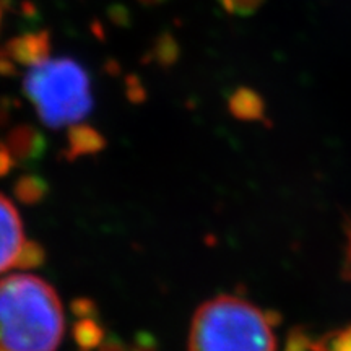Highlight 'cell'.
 <instances>
[{"label": "cell", "instance_id": "1", "mask_svg": "<svg viewBox=\"0 0 351 351\" xmlns=\"http://www.w3.org/2000/svg\"><path fill=\"white\" fill-rule=\"evenodd\" d=\"M64 309L54 288L34 275L0 280V351H56Z\"/></svg>", "mask_w": 351, "mask_h": 351}, {"label": "cell", "instance_id": "2", "mask_svg": "<svg viewBox=\"0 0 351 351\" xmlns=\"http://www.w3.org/2000/svg\"><path fill=\"white\" fill-rule=\"evenodd\" d=\"M189 351H276L271 320L252 302L218 296L204 302L189 332Z\"/></svg>", "mask_w": 351, "mask_h": 351}, {"label": "cell", "instance_id": "3", "mask_svg": "<svg viewBox=\"0 0 351 351\" xmlns=\"http://www.w3.org/2000/svg\"><path fill=\"white\" fill-rule=\"evenodd\" d=\"M25 93L49 127L72 125L91 111L86 70L72 59H46L33 65L25 78Z\"/></svg>", "mask_w": 351, "mask_h": 351}, {"label": "cell", "instance_id": "4", "mask_svg": "<svg viewBox=\"0 0 351 351\" xmlns=\"http://www.w3.org/2000/svg\"><path fill=\"white\" fill-rule=\"evenodd\" d=\"M39 262L41 252L26 239L15 205L0 194V275L19 267H34Z\"/></svg>", "mask_w": 351, "mask_h": 351}, {"label": "cell", "instance_id": "5", "mask_svg": "<svg viewBox=\"0 0 351 351\" xmlns=\"http://www.w3.org/2000/svg\"><path fill=\"white\" fill-rule=\"evenodd\" d=\"M51 51V39L46 32L29 33L15 38L7 44V56L20 65H36L47 59Z\"/></svg>", "mask_w": 351, "mask_h": 351}, {"label": "cell", "instance_id": "6", "mask_svg": "<svg viewBox=\"0 0 351 351\" xmlns=\"http://www.w3.org/2000/svg\"><path fill=\"white\" fill-rule=\"evenodd\" d=\"M230 109L236 117L245 121H261L263 119V106L262 96L251 88H238L232 91L230 98Z\"/></svg>", "mask_w": 351, "mask_h": 351}, {"label": "cell", "instance_id": "7", "mask_svg": "<svg viewBox=\"0 0 351 351\" xmlns=\"http://www.w3.org/2000/svg\"><path fill=\"white\" fill-rule=\"evenodd\" d=\"M311 348L313 351H351V326L330 332Z\"/></svg>", "mask_w": 351, "mask_h": 351}, {"label": "cell", "instance_id": "8", "mask_svg": "<svg viewBox=\"0 0 351 351\" xmlns=\"http://www.w3.org/2000/svg\"><path fill=\"white\" fill-rule=\"evenodd\" d=\"M226 13L234 16H251L263 5L265 0H218Z\"/></svg>", "mask_w": 351, "mask_h": 351}, {"label": "cell", "instance_id": "9", "mask_svg": "<svg viewBox=\"0 0 351 351\" xmlns=\"http://www.w3.org/2000/svg\"><path fill=\"white\" fill-rule=\"evenodd\" d=\"M142 3H147V5H156V3L163 2V0H140Z\"/></svg>", "mask_w": 351, "mask_h": 351}]
</instances>
